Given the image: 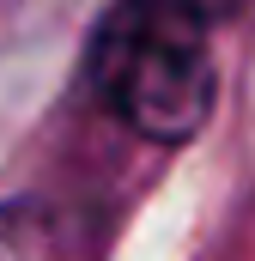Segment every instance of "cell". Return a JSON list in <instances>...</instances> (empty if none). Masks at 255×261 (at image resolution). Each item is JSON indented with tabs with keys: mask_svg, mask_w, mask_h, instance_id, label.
<instances>
[{
	"mask_svg": "<svg viewBox=\"0 0 255 261\" xmlns=\"http://www.w3.org/2000/svg\"><path fill=\"white\" fill-rule=\"evenodd\" d=\"M91 91L152 146H189L219 103L213 24L183 0H116L85 55Z\"/></svg>",
	"mask_w": 255,
	"mask_h": 261,
	"instance_id": "obj_1",
	"label": "cell"
},
{
	"mask_svg": "<svg viewBox=\"0 0 255 261\" xmlns=\"http://www.w3.org/2000/svg\"><path fill=\"white\" fill-rule=\"evenodd\" d=\"M55 219L31 200L0 206V261H55Z\"/></svg>",
	"mask_w": 255,
	"mask_h": 261,
	"instance_id": "obj_2",
	"label": "cell"
},
{
	"mask_svg": "<svg viewBox=\"0 0 255 261\" xmlns=\"http://www.w3.org/2000/svg\"><path fill=\"white\" fill-rule=\"evenodd\" d=\"M183 6H189V12H200L207 24H225V18H231V12H237L243 0H183Z\"/></svg>",
	"mask_w": 255,
	"mask_h": 261,
	"instance_id": "obj_3",
	"label": "cell"
}]
</instances>
